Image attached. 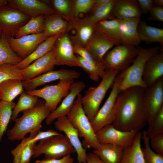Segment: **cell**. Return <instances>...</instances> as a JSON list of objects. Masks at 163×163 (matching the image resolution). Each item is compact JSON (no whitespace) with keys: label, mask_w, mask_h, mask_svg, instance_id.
Returning <instances> with one entry per match:
<instances>
[{"label":"cell","mask_w":163,"mask_h":163,"mask_svg":"<svg viewBox=\"0 0 163 163\" xmlns=\"http://www.w3.org/2000/svg\"><path fill=\"white\" fill-rule=\"evenodd\" d=\"M139 131L121 130L112 124L104 126L95 134L100 144H111L125 148L133 143Z\"/></svg>","instance_id":"cell-12"},{"label":"cell","mask_w":163,"mask_h":163,"mask_svg":"<svg viewBox=\"0 0 163 163\" xmlns=\"http://www.w3.org/2000/svg\"><path fill=\"white\" fill-rule=\"evenodd\" d=\"M8 4L18 10L31 18L40 15L59 14L43 1L38 0H8Z\"/></svg>","instance_id":"cell-18"},{"label":"cell","mask_w":163,"mask_h":163,"mask_svg":"<svg viewBox=\"0 0 163 163\" xmlns=\"http://www.w3.org/2000/svg\"><path fill=\"white\" fill-rule=\"evenodd\" d=\"M22 81L18 79L7 80L0 83V98L8 102L13 100L23 91Z\"/></svg>","instance_id":"cell-30"},{"label":"cell","mask_w":163,"mask_h":163,"mask_svg":"<svg viewBox=\"0 0 163 163\" xmlns=\"http://www.w3.org/2000/svg\"><path fill=\"white\" fill-rule=\"evenodd\" d=\"M121 20L113 18L99 21L94 25V31L115 42L117 45L120 43L119 29Z\"/></svg>","instance_id":"cell-25"},{"label":"cell","mask_w":163,"mask_h":163,"mask_svg":"<svg viewBox=\"0 0 163 163\" xmlns=\"http://www.w3.org/2000/svg\"><path fill=\"white\" fill-rule=\"evenodd\" d=\"M81 97L80 93L78 95L67 117L77 131L79 137L84 138L82 143L83 147L86 149L91 147L96 149L100 144L90 122L84 111L81 102Z\"/></svg>","instance_id":"cell-3"},{"label":"cell","mask_w":163,"mask_h":163,"mask_svg":"<svg viewBox=\"0 0 163 163\" xmlns=\"http://www.w3.org/2000/svg\"><path fill=\"white\" fill-rule=\"evenodd\" d=\"M110 0H95L94 5L92 11L97 8L109 2Z\"/></svg>","instance_id":"cell-51"},{"label":"cell","mask_w":163,"mask_h":163,"mask_svg":"<svg viewBox=\"0 0 163 163\" xmlns=\"http://www.w3.org/2000/svg\"><path fill=\"white\" fill-rule=\"evenodd\" d=\"M117 45L113 41L94 31L85 48L97 61L102 63L104 55L110 49Z\"/></svg>","instance_id":"cell-22"},{"label":"cell","mask_w":163,"mask_h":163,"mask_svg":"<svg viewBox=\"0 0 163 163\" xmlns=\"http://www.w3.org/2000/svg\"><path fill=\"white\" fill-rule=\"evenodd\" d=\"M87 163H103L99 157L93 152L87 154Z\"/></svg>","instance_id":"cell-50"},{"label":"cell","mask_w":163,"mask_h":163,"mask_svg":"<svg viewBox=\"0 0 163 163\" xmlns=\"http://www.w3.org/2000/svg\"><path fill=\"white\" fill-rule=\"evenodd\" d=\"M44 16L40 15L30 18V20L18 30L14 37L19 38L24 36L38 34L44 30Z\"/></svg>","instance_id":"cell-34"},{"label":"cell","mask_w":163,"mask_h":163,"mask_svg":"<svg viewBox=\"0 0 163 163\" xmlns=\"http://www.w3.org/2000/svg\"><path fill=\"white\" fill-rule=\"evenodd\" d=\"M153 2L155 5L161 7H163V0H154Z\"/></svg>","instance_id":"cell-52"},{"label":"cell","mask_w":163,"mask_h":163,"mask_svg":"<svg viewBox=\"0 0 163 163\" xmlns=\"http://www.w3.org/2000/svg\"><path fill=\"white\" fill-rule=\"evenodd\" d=\"M62 134L57 131L52 129H50L46 131L32 132L30 133L29 136L25 137L21 140V142L19 144L24 146L27 144L34 142H37L42 139L48 137Z\"/></svg>","instance_id":"cell-41"},{"label":"cell","mask_w":163,"mask_h":163,"mask_svg":"<svg viewBox=\"0 0 163 163\" xmlns=\"http://www.w3.org/2000/svg\"><path fill=\"white\" fill-rule=\"evenodd\" d=\"M163 77V50L152 56L146 62L144 68L142 79L148 87Z\"/></svg>","instance_id":"cell-21"},{"label":"cell","mask_w":163,"mask_h":163,"mask_svg":"<svg viewBox=\"0 0 163 163\" xmlns=\"http://www.w3.org/2000/svg\"><path fill=\"white\" fill-rule=\"evenodd\" d=\"M140 21L139 18L121 20L119 34L121 44L137 46L140 43L138 26Z\"/></svg>","instance_id":"cell-23"},{"label":"cell","mask_w":163,"mask_h":163,"mask_svg":"<svg viewBox=\"0 0 163 163\" xmlns=\"http://www.w3.org/2000/svg\"><path fill=\"white\" fill-rule=\"evenodd\" d=\"M2 31L0 30V38L1 37V36L2 34Z\"/></svg>","instance_id":"cell-54"},{"label":"cell","mask_w":163,"mask_h":163,"mask_svg":"<svg viewBox=\"0 0 163 163\" xmlns=\"http://www.w3.org/2000/svg\"><path fill=\"white\" fill-rule=\"evenodd\" d=\"M68 24V21L59 14H54L44 16L43 33L47 37L66 33Z\"/></svg>","instance_id":"cell-28"},{"label":"cell","mask_w":163,"mask_h":163,"mask_svg":"<svg viewBox=\"0 0 163 163\" xmlns=\"http://www.w3.org/2000/svg\"><path fill=\"white\" fill-rule=\"evenodd\" d=\"M143 102L147 122L149 124L163 107V77L145 88Z\"/></svg>","instance_id":"cell-11"},{"label":"cell","mask_w":163,"mask_h":163,"mask_svg":"<svg viewBox=\"0 0 163 163\" xmlns=\"http://www.w3.org/2000/svg\"><path fill=\"white\" fill-rule=\"evenodd\" d=\"M74 82L73 79H61L56 85H46L40 89L26 91L30 94L43 99L46 106L52 112L56 108L62 99L69 94Z\"/></svg>","instance_id":"cell-9"},{"label":"cell","mask_w":163,"mask_h":163,"mask_svg":"<svg viewBox=\"0 0 163 163\" xmlns=\"http://www.w3.org/2000/svg\"><path fill=\"white\" fill-rule=\"evenodd\" d=\"M55 128L65 133L76 152L78 163H87L86 149L81 142L78 132L69 120L67 116L57 118L54 123Z\"/></svg>","instance_id":"cell-17"},{"label":"cell","mask_w":163,"mask_h":163,"mask_svg":"<svg viewBox=\"0 0 163 163\" xmlns=\"http://www.w3.org/2000/svg\"><path fill=\"white\" fill-rule=\"evenodd\" d=\"M145 88L134 86L119 93L114 108L115 128L124 131H140L147 121L143 107V97Z\"/></svg>","instance_id":"cell-1"},{"label":"cell","mask_w":163,"mask_h":163,"mask_svg":"<svg viewBox=\"0 0 163 163\" xmlns=\"http://www.w3.org/2000/svg\"><path fill=\"white\" fill-rule=\"evenodd\" d=\"M150 15L148 20L163 21V7L155 5L149 11Z\"/></svg>","instance_id":"cell-47"},{"label":"cell","mask_w":163,"mask_h":163,"mask_svg":"<svg viewBox=\"0 0 163 163\" xmlns=\"http://www.w3.org/2000/svg\"><path fill=\"white\" fill-rule=\"evenodd\" d=\"M145 131L149 138L155 134L163 133V107L149 124L147 130Z\"/></svg>","instance_id":"cell-44"},{"label":"cell","mask_w":163,"mask_h":163,"mask_svg":"<svg viewBox=\"0 0 163 163\" xmlns=\"http://www.w3.org/2000/svg\"><path fill=\"white\" fill-rule=\"evenodd\" d=\"M80 74L72 69H61L51 70L27 80L22 81L24 88L26 91H30L41 85L56 80L78 78Z\"/></svg>","instance_id":"cell-16"},{"label":"cell","mask_w":163,"mask_h":163,"mask_svg":"<svg viewBox=\"0 0 163 163\" xmlns=\"http://www.w3.org/2000/svg\"><path fill=\"white\" fill-rule=\"evenodd\" d=\"M13 50L23 59L30 55L47 38L43 33L25 35L19 38L7 37Z\"/></svg>","instance_id":"cell-15"},{"label":"cell","mask_w":163,"mask_h":163,"mask_svg":"<svg viewBox=\"0 0 163 163\" xmlns=\"http://www.w3.org/2000/svg\"><path fill=\"white\" fill-rule=\"evenodd\" d=\"M118 72L105 70V74L97 87H91L82 97L81 102L84 111L91 122L99 110L100 104L108 90L111 87Z\"/></svg>","instance_id":"cell-4"},{"label":"cell","mask_w":163,"mask_h":163,"mask_svg":"<svg viewBox=\"0 0 163 163\" xmlns=\"http://www.w3.org/2000/svg\"><path fill=\"white\" fill-rule=\"evenodd\" d=\"M15 104L13 101H0V142L11 120L13 110Z\"/></svg>","instance_id":"cell-36"},{"label":"cell","mask_w":163,"mask_h":163,"mask_svg":"<svg viewBox=\"0 0 163 163\" xmlns=\"http://www.w3.org/2000/svg\"><path fill=\"white\" fill-rule=\"evenodd\" d=\"M79 67L89 75L90 78L94 82L98 81L100 78H102L105 74V70L96 67L88 63L80 56L77 55Z\"/></svg>","instance_id":"cell-42"},{"label":"cell","mask_w":163,"mask_h":163,"mask_svg":"<svg viewBox=\"0 0 163 163\" xmlns=\"http://www.w3.org/2000/svg\"><path fill=\"white\" fill-rule=\"evenodd\" d=\"M95 0H73V18H78L79 14L92 11Z\"/></svg>","instance_id":"cell-43"},{"label":"cell","mask_w":163,"mask_h":163,"mask_svg":"<svg viewBox=\"0 0 163 163\" xmlns=\"http://www.w3.org/2000/svg\"><path fill=\"white\" fill-rule=\"evenodd\" d=\"M138 32L141 41L149 43L158 42L163 46V29L148 25L144 21L139 22Z\"/></svg>","instance_id":"cell-31"},{"label":"cell","mask_w":163,"mask_h":163,"mask_svg":"<svg viewBox=\"0 0 163 163\" xmlns=\"http://www.w3.org/2000/svg\"><path fill=\"white\" fill-rule=\"evenodd\" d=\"M8 4L7 0H0V7Z\"/></svg>","instance_id":"cell-53"},{"label":"cell","mask_w":163,"mask_h":163,"mask_svg":"<svg viewBox=\"0 0 163 163\" xmlns=\"http://www.w3.org/2000/svg\"><path fill=\"white\" fill-rule=\"evenodd\" d=\"M85 87V84L82 81L74 82L71 87L69 94L65 97L60 105L51 112L46 118V124H51L59 117L67 116L72 109L75 98Z\"/></svg>","instance_id":"cell-19"},{"label":"cell","mask_w":163,"mask_h":163,"mask_svg":"<svg viewBox=\"0 0 163 163\" xmlns=\"http://www.w3.org/2000/svg\"><path fill=\"white\" fill-rule=\"evenodd\" d=\"M162 48L159 46L146 49L140 47L139 53L132 64L122 72L123 77L119 87L120 91L134 86L147 87L142 79L145 64L149 58L159 52Z\"/></svg>","instance_id":"cell-5"},{"label":"cell","mask_w":163,"mask_h":163,"mask_svg":"<svg viewBox=\"0 0 163 163\" xmlns=\"http://www.w3.org/2000/svg\"><path fill=\"white\" fill-rule=\"evenodd\" d=\"M74 52L86 61L94 66L105 70L102 63L97 61L85 47L77 45H73Z\"/></svg>","instance_id":"cell-45"},{"label":"cell","mask_w":163,"mask_h":163,"mask_svg":"<svg viewBox=\"0 0 163 163\" xmlns=\"http://www.w3.org/2000/svg\"><path fill=\"white\" fill-rule=\"evenodd\" d=\"M22 60L11 48L7 37L2 33L0 38V66L4 64L15 65Z\"/></svg>","instance_id":"cell-32"},{"label":"cell","mask_w":163,"mask_h":163,"mask_svg":"<svg viewBox=\"0 0 163 163\" xmlns=\"http://www.w3.org/2000/svg\"><path fill=\"white\" fill-rule=\"evenodd\" d=\"M76 152L66 135L51 136L42 139L36 146L33 158L44 154L46 159H60L64 156Z\"/></svg>","instance_id":"cell-7"},{"label":"cell","mask_w":163,"mask_h":163,"mask_svg":"<svg viewBox=\"0 0 163 163\" xmlns=\"http://www.w3.org/2000/svg\"><path fill=\"white\" fill-rule=\"evenodd\" d=\"M142 138L145 145L142 148L145 163H163V155L153 151L150 145V139L145 131L142 133Z\"/></svg>","instance_id":"cell-39"},{"label":"cell","mask_w":163,"mask_h":163,"mask_svg":"<svg viewBox=\"0 0 163 163\" xmlns=\"http://www.w3.org/2000/svg\"><path fill=\"white\" fill-rule=\"evenodd\" d=\"M140 47L122 44L115 46L104 56L102 63L105 70L119 73L126 70L137 56Z\"/></svg>","instance_id":"cell-6"},{"label":"cell","mask_w":163,"mask_h":163,"mask_svg":"<svg viewBox=\"0 0 163 163\" xmlns=\"http://www.w3.org/2000/svg\"><path fill=\"white\" fill-rule=\"evenodd\" d=\"M124 148L111 144H101L93 152L103 163H120Z\"/></svg>","instance_id":"cell-26"},{"label":"cell","mask_w":163,"mask_h":163,"mask_svg":"<svg viewBox=\"0 0 163 163\" xmlns=\"http://www.w3.org/2000/svg\"><path fill=\"white\" fill-rule=\"evenodd\" d=\"M11 79L23 81L21 70L15 65L4 64L0 66V83Z\"/></svg>","instance_id":"cell-40"},{"label":"cell","mask_w":163,"mask_h":163,"mask_svg":"<svg viewBox=\"0 0 163 163\" xmlns=\"http://www.w3.org/2000/svg\"><path fill=\"white\" fill-rule=\"evenodd\" d=\"M37 97L23 91L20 94L18 102L13 110L11 120L14 121L17 118L19 113L34 108L38 101Z\"/></svg>","instance_id":"cell-33"},{"label":"cell","mask_w":163,"mask_h":163,"mask_svg":"<svg viewBox=\"0 0 163 163\" xmlns=\"http://www.w3.org/2000/svg\"><path fill=\"white\" fill-rule=\"evenodd\" d=\"M114 1L115 0H111L109 2L92 10V14L85 19L94 26L99 21L110 19Z\"/></svg>","instance_id":"cell-37"},{"label":"cell","mask_w":163,"mask_h":163,"mask_svg":"<svg viewBox=\"0 0 163 163\" xmlns=\"http://www.w3.org/2000/svg\"><path fill=\"white\" fill-rule=\"evenodd\" d=\"M56 65L52 50L21 70V75L24 80H29L53 70Z\"/></svg>","instance_id":"cell-20"},{"label":"cell","mask_w":163,"mask_h":163,"mask_svg":"<svg viewBox=\"0 0 163 163\" xmlns=\"http://www.w3.org/2000/svg\"><path fill=\"white\" fill-rule=\"evenodd\" d=\"M22 112V115L14 120L13 127L7 131L8 138L10 141L21 140L27 133L40 130L42 122L51 111L44 101L40 100L34 108Z\"/></svg>","instance_id":"cell-2"},{"label":"cell","mask_w":163,"mask_h":163,"mask_svg":"<svg viewBox=\"0 0 163 163\" xmlns=\"http://www.w3.org/2000/svg\"><path fill=\"white\" fill-rule=\"evenodd\" d=\"M60 34L50 36L41 43L29 56L15 65L20 70L25 68L36 60L44 56L53 49L55 43Z\"/></svg>","instance_id":"cell-27"},{"label":"cell","mask_w":163,"mask_h":163,"mask_svg":"<svg viewBox=\"0 0 163 163\" xmlns=\"http://www.w3.org/2000/svg\"><path fill=\"white\" fill-rule=\"evenodd\" d=\"M67 21L66 33L73 45L85 47L94 31V26L85 18H74Z\"/></svg>","instance_id":"cell-14"},{"label":"cell","mask_w":163,"mask_h":163,"mask_svg":"<svg viewBox=\"0 0 163 163\" xmlns=\"http://www.w3.org/2000/svg\"><path fill=\"white\" fill-rule=\"evenodd\" d=\"M142 14H147L155 5L153 0H137Z\"/></svg>","instance_id":"cell-49"},{"label":"cell","mask_w":163,"mask_h":163,"mask_svg":"<svg viewBox=\"0 0 163 163\" xmlns=\"http://www.w3.org/2000/svg\"><path fill=\"white\" fill-rule=\"evenodd\" d=\"M142 135L139 131L133 143L124 148L120 163H145L141 145Z\"/></svg>","instance_id":"cell-29"},{"label":"cell","mask_w":163,"mask_h":163,"mask_svg":"<svg viewBox=\"0 0 163 163\" xmlns=\"http://www.w3.org/2000/svg\"><path fill=\"white\" fill-rule=\"evenodd\" d=\"M142 14L137 0H115L110 19L140 18Z\"/></svg>","instance_id":"cell-24"},{"label":"cell","mask_w":163,"mask_h":163,"mask_svg":"<svg viewBox=\"0 0 163 163\" xmlns=\"http://www.w3.org/2000/svg\"><path fill=\"white\" fill-rule=\"evenodd\" d=\"M54 9L67 21L73 19V0H53L50 1Z\"/></svg>","instance_id":"cell-38"},{"label":"cell","mask_w":163,"mask_h":163,"mask_svg":"<svg viewBox=\"0 0 163 163\" xmlns=\"http://www.w3.org/2000/svg\"><path fill=\"white\" fill-rule=\"evenodd\" d=\"M30 18L7 4L0 7V30L7 37H14Z\"/></svg>","instance_id":"cell-10"},{"label":"cell","mask_w":163,"mask_h":163,"mask_svg":"<svg viewBox=\"0 0 163 163\" xmlns=\"http://www.w3.org/2000/svg\"><path fill=\"white\" fill-rule=\"evenodd\" d=\"M37 142L21 146L18 144L11 150L13 163H30L35 151Z\"/></svg>","instance_id":"cell-35"},{"label":"cell","mask_w":163,"mask_h":163,"mask_svg":"<svg viewBox=\"0 0 163 163\" xmlns=\"http://www.w3.org/2000/svg\"><path fill=\"white\" fill-rule=\"evenodd\" d=\"M73 159L71 154L63 156L59 159H46L36 161L34 163H73Z\"/></svg>","instance_id":"cell-48"},{"label":"cell","mask_w":163,"mask_h":163,"mask_svg":"<svg viewBox=\"0 0 163 163\" xmlns=\"http://www.w3.org/2000/svg\"><path fill=\"white\" fill-rule=\"evenodd\" d=\"M123 74L120 73L116 77L111 86L110 95L102 107L90 122L96 133L104 126L113 124L114 120V108L117 96L120 91V85L123 80Z\"/></svg>","instance_id":"cell-8"},{"label":"cell","mask_w":163,"mask_h":163,"mask_svg":"<svg viewBox=\"0 0 163 163\" xmlns=\"http://www.w3.org/2000/svg\"><path fill=\"white\" fill-rule=\"evenodd\" d=\"M1 101V99H0V101Z\"/></svg>","instance_id":"cell-55"},{"label":"cell","mask_w":163,"mask_h":163,"mask_svg":"<svg viewBox=\"0 0 163 163\" xmlns=\"http://www.w3.org/2000/svg\"><path fill=\"white\" fill-rule=\"evenodd\" d=\"M149 139L152 148L155 152L163 155V133L153 134Z\"/></svg>","instance_id":"cell-46"},{"label":"cell","mask_w":163,"mask_h":163,"mask_svg":"<svg viewBox=\"0 0 163 163\" xmlns=\"http://www.w3.org/2000/svg\"><path fill=\"white\" fill-rule=\"evenodd\" d=\"M53 50L56 65L79 66L78 58L74 52L73 45L66 32L59 35Z\"/></svg>","instance_id":"cell-13"}]
</instances>
